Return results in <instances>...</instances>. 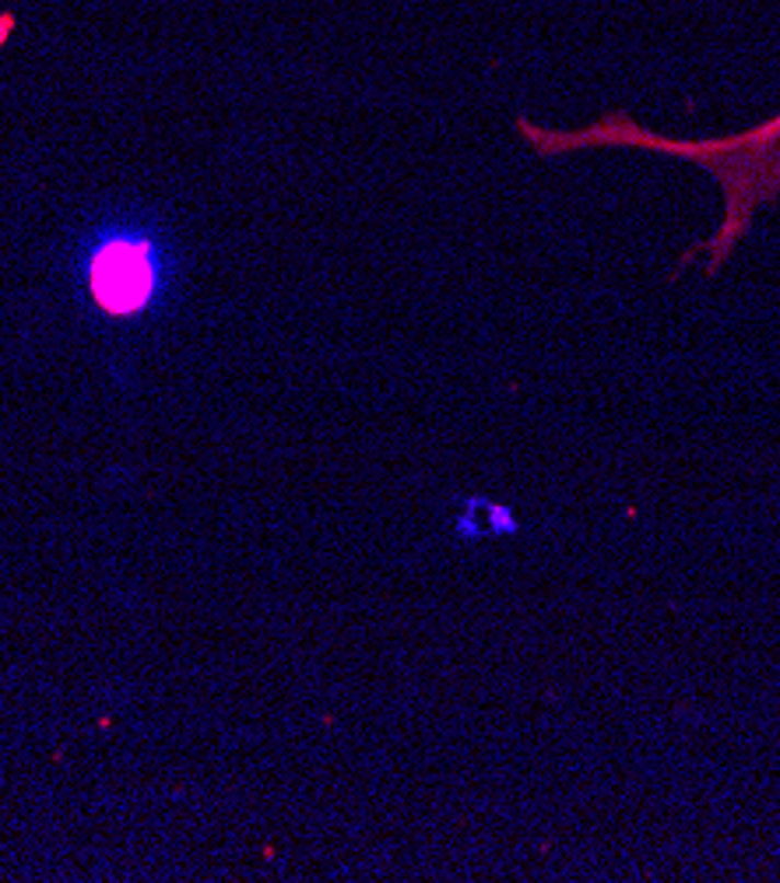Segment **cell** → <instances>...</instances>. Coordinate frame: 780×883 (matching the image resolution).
Segmentation results:
<instances>
[{"mask_svg": "<svg viewBox=\"0 0 780 883\" xmlns=\"http://www.w3.org/2000/svg\"><path fill=\"white\" fill-rule=\"evenodd\" d=\"M169 250L156 229L113 222L95 229L81 250L84 299L106 321H141L169 289Z\"/></svg>", "mask_w": 780, "mask_h": 883, "instance_id": "cell-2", "label": "cell"}, {"mask_svg": "<svg viewBox=\"0 0 780 883\" xmlns=\"http://www.w3.org/2000/svg\"><path fill=\"white\" fill-rule=\"evenodd\" d=\"M608 138L616 148L697 165L718 183L721 222L714 237L700 243L707 275H718L724 268L735 246L749 237L756 215L780 197V113L745 130L710 138H672L654 127H643L633 116H619Z\"/></svg>", "mask_w": 780, "mask_h": 883, "instance_id": "cell-1", "label": "cell"}]
</instances>
